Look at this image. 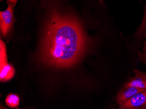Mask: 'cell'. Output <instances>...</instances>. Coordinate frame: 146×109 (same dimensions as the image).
I'll use <instances>...</instances> for the list:
<instances>
[{
	"instance_id": "obj_1",
	"label": "cell",
	"mask_w": 146,
	"mask_h": 109,
	"mask_svg": "<svg viewBox=\"0 0 146 109\" xmlns=\"http://www.w3.org/2000/svg\"><path fill=\"white\" fill-rule=\"evenodd\" d=\"M88 42L82 24L76 17L54 9L44 24L39 58L47 66L70 68L83 56Z\"/></svg>"
},
{
	"instance_id": "obj_6",
	"label": "cell",
	"mask_w": 146,
	"mask_h": 109,
	"mask_svg": "<svg viewBox=\"0 0 146 109\" xmlns=\"http://www.w3.org/2000/svg\"><path fill=\"white\" fill-rule=\"evenodd\" d=\"M15 74V69L11 65L7 63L0 65V80L5 82L12 79Z\"/></svg>"
},
{
	"instance_id": "obj_9",
	"label": "cell",
	"mask_w": 146,
	"mask_h": 109,
	"mask_svg": "<svg viewBox=\"0 0 146 109\" xmlns=\"http://www.w3.org/2000/svg\"><path fill=\"white\" fill-rule=\"evenodd\" d=\"M137 34L139 38H144L146 37V10H145L142 22L138 30Z\"/></svg>"
},
{
	"instance_id": "obj_4",
	"label": "cell",
	"mask_w": 146,
	"mask_h": 109,
	"mask_svg": "<svg viewBox=\"0 0 146 109\" xmlns=\"http://www.w3.org/2000/svg\"><path fill=\"white\" fill-rule=\"evenodd\" d=\"M144 90H145L137 88L135 87L124 86L122 90L117 94L116 96V103L119 105L137 93Z\"/></svg>"
},
{
	"instance_id": "obj_2",
	"label": "cell",
	"mask_w": 146,
	"mask_h": 109,
	"mask_svg": "<svg viewBox=\"0 0 146 109\" xmlns=\"http://www.w3.org/2000/svg\"><path fill=\"white\" fill-rule=\"evenodd\" d=\"M17 1H8V7L5 11L0 12V28L3 36L10 32L14 20L13 9Z\"/></svg>"
},
{
	"instance_id": "obj_8",
	"label": "cell",
	"mask_w": 146,
	"mask_h": 109,
	"mask_svg": "<svg viewBox=\"0 0 146 109\" xmlns=\"http://www.w3.org/2000/svg\"><path fill=\"white\" fill-rule=\"evenodd\" d=\"M8 63L6 47L5 43L1 39L0 41V65Z\"/></svg>"
},
{
	"instance_id": "obj_14",
	"label": "cell",
	"mask_w": 146,
	"mask_h": 109,
	"mask_svg": "<svg viewBox=\"0 0 146 109\" xmlns=\"http://www.w3.org/2000/svg\"><path fill=\"white\" fill-rule=\"evenodd\" d=\"M145 10H146V6H145Z\"/></svg>"
},
{
	"instance_id": "obj_5",
	"label": "cell",
	"mask_w": 146,
	"mask_h": 109,
	"mask_svg": "<svg viewBox=\"0 0 146 109\" xmlns=\"http://www.w3.org/2000/svg\"><path fill=\"white\" fill-rule=\"evenodd\" d=\"M134 76L132 79L125 84V87H133L141 89H146V74L135 69Z\"/></svg>"
},
{
	"instance_id": "obj_12",
	"label": "cell",
	"mask_w": 146,
	"mask_h": 109,
	"mask_svg": "<svg viewBox=\"0 0 146 109\" xmlns=\"http://www.w3.org/2000/svg\"><path fill=\"white\" fill-rule=\"evenodd\" d=\"M0 109H7V108L5 107V106H4L3 105H1V106H0Z\"/></svg>"
},
{
	"instance_id": "obj_11",
	"label": "cell",
	"mask_w": 146,
	"mask_h": 109,
	"mask_svg": "<svg viewBox=\"0 0 146 109\" xmlns=\"http://www.w3.org/2000/svg\"><path fill=\"white\" fill-rule=\"evenodd\" d=\"M143 44H144V45H143V53L146 55V41L143 42Z\"/></svg>"
},
{
	"instance_id": "obj_7",
	"label": "cell",
	"mask_w": 146,
	"mask_h": 109,
	"mask_svg": "<svg viewBox=\"0 0 146 109\" xmlns=\"http://www.w3.org/2000/svg\"><path fill=\"white\" fill-rule=\"evenodd\" d=\"M5 103L6 105L10 108H17L19 105V97L14 93H10L6 97Z\"/></svg>"
},
{
	"instance_id": "obj_3",
	"label": "cell",
	"mask_w": 146,
	"mask_h": 109,
	"mask_svg": "<svg viewBox=\"0 0 146 109\" xmlns=\"http://www.w3.org/2000/svg\"><path fill=\"white\" fill-rule=\"evenodd\" d=\"M119 106L121 109H146V90L137 93Z\"/></svg>"
},
{
	"instance_id": "obj_15",
	"label": "cell",
	"mask_w": 146,
	"mask_h": 109,
	"mask_svg": "<svg viewBox=\"0 0 146 109\" xmlns=\"http://www.w3.org/2000/svg\"><path fill=\"white\" fill-rule=\"evenodd\" d=\"M120 109V108H118V109Z\"/></svg>"
},
{
	"instance_id": "obj_13",
	"label": "cell",
	"mask_w": 146,
	"mask_h": 109,
	"mask_svg": "<svg viewBox=\"0 0 146 109\" xmlns=\"http://www.w3.org/2000/svg\"><path fill=\"white\" fill-rule=\"evenodd\" d=\"M21 109V108H19V107H17V108H15V109Z\"/></svg>"
},
{
	"instance_id": "obj_10",
	"label": "cell",
	"mask_w": 146,
	"mask_h": 109,
	"mask_svg": "<svg viewBox=\"0 0 146 109\" xmlns=\"http://www.w3.org/2000/svg\"><path fill=\"white\" fill-rule=\"evenodd\" d=\"M139 59L146 65V55L142 52H139Z\"/></svg>"
}]
</instances>
